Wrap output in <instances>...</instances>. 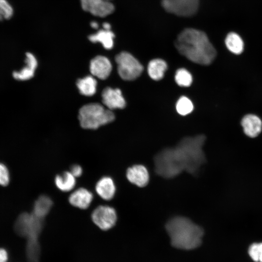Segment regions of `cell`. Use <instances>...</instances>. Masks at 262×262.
<instances>
[{"instance_id": "cell-30", "label": "cell", "mask_w": 262, "mask_h": 262, "mask_svg": "<svg viewBox=\"0 0 262 262\" xmlns=\"http://www.w3.org/2000/svg\"><path fill=\"white\" fill-rule=\"evenodd\" d=\"M103 28L107 30H111V25L107 22H105L103 24Z\"/></svg>"}, {"instance_id": "cell-12", "label": "cell", "mask_w": 262, "mask_h": 262, "mask_svg": "<svg viewBox=\"0 0 262 262\" xmlns=\"http://www.w3.org/2000/svg\"><path fill=\"white\" fill-rule=\"evenodd\" d=\"M93 199L91 192L84 188H79L69 195L68 201L72 206L83 210L90 206Z\"/></svg>"}, {"instance_id": "cell-13", "label": "cell", "mask_w": 262, "mask_h": 262, "mask_svg": "<svg viewBox=\"0 0 262 262\" xmlns=\"http://www.w3.org/2000/svg\"><path fill=\"white\" fill-rule=\"evenodd\" d=\"M126 177L130 182L141 187L146 186L149 181L148 171L142 165H134L129 167L126 172Z\"/></svg>"}, {"instance_id": "cell-32", "label": "cell", "mask_w": 262, "mask_h": 262, "mask_svg": "<svg viewBox=\"0 0 262 262\" xmlns=\"http://www.w3.org/2000/svg\"><path fill=\"white\" fill-rule=\"evenodd\" d=\"M107 0V1H110V0Z\"/></svg>"}, {"instance_id": "cell-23", "label": "cell", "mask_w": 262, "mask_h": 262, "mask_svg": "<svg viewBox=\"0 0 262 262\" xmlns=\"http://www.w3.org/2000/svg\"><path fill=\"white\" fill-rule=\"evenodd\" d=\"M175 80L178 85L181 87H188L192 83L193 77L187 69L181 68L176 71Z\"/></svg>"}, {"instance_id": "cell-19", "label": "cell", "mask_w": 262, "mask_h": 262, "mask_svg": "<svg viewBox=\"0 0 262 262\" xmlns=\"http://www.w3.org/2000/svg\"><path fill=\"white\" fill-rule=\"evenodd\" d=\"M114 37L115 34L111 30L103 28L97 33L90 35L88 37L91 42L101 43L105 49H110L113 47Z\"/></svg>"}, {"instance_id": "cell-31", "label": "cell", "mask_w": 262, "mask_h": 262, "mask_svg": "<svg viewBox=\"0 0 262 262\" xmlns=\"http://www.w3.org/2000/svg\"><path fill=\"white\" fill-rule=\"evenodd\" d=\"M91 26L92 28L97 29L98 27V25L96 21H92L91 23Z\"/></svg>"}, {"instance_id": "cell-29", "label": "cell", "mask_w": 262, "mask_h": 262, "mask_svg": "<svg viewBox=\"0 0 262 262\" xmlns=\"http://www.w3.org/2000/svg\"><path fill=\"white\" fill-rule=\"evenodd\" d=\"M8 260V252L5 249L0 248V262H7Z\"/></svg>"}, {"instance_id": "cell-3", "label": "cell", "mask_w": 262, "mask_h": 262, "mask_svg": "<svg viewBox=\"0 0 262 262\" xmlns=\"http://www.w3.org/2000/svg\"><path fill=\"white\" fill-rule=\"evenodd\" d=\"M206 140L204 135L186 137L176 146L183 160L185 171L193 175H196L200 167L206 161L203 146Z\"/></svg>"}, {"instance_id": "cell-14", "label": "cell", "mask_w": 262, "mask_h": 262, "mask_svg": "<svg viewBox=\"0 0 262 262\" xmlns=\"http://www.w3.org/2000/svg\"><path fill=\"white\" fill-rule=\"evenodd\" d=\"M241 124L245 134L250 138L258 136L262 130L261 119L253 114L245 115L242 119Z\"/></svg>"}, {"instance_id": "cell-18", "label": "cell", "mask_w": 262, "mask_h": 262, "mask_svg": "<svg viewBox=\"0 0 262 262\" xmlns=\"http://www.w3.org/2000/svg\"><path fill=\"white\" fill-rule=\"evenodd\" d=\"M167 68V65L165 61L161 59H154L148 63L147 73L152 80L159 81L164 77Z\"/></svg>"}, {"instance_id": "cell-20", "label": "cell", "mask_w": 262, "mask_h": 262, "mask_svg": "<svg viewBox=\"0 0 262 262\" xmlns=\"http://www.w3.org/2000/svg\"><path fill=\"white\" fill-rule=\"evenodd\" d=\"M52 205L51 198L47 195H41L35 201L32 213L36 216L44 219L51 210Z\"/></svg>"}, {"instance_id": "cell-7", "label": "cell", "mask_w": 262, "mask_h": 262, "mask_svg": "<svg viewBox=\"0 0 262 262\" xmlns=\"http://www.w3.org/2000/svg\"><path fill=\"white\" fill-rule=\"evenodd\" d=\"M199 0H162V5L168 12L180 16H190L197 11Z\"/></svg>"}, {"instance_id": "cell-1", "label": "cell", "mask_w": 262, "mask_h": 262, "mask_svg": "<svg viewBox=\"0 0 262 262\" xmlns=\"http://www.w3.org/2000/svg\"><path fill=\"white\" fill-rule=\"evenodd\" d=\"M175 44L181 55L199 65H209L216 56V51L206 34L196 29H184L178 36Z\"/></svg>"}, {"instance_id": "cell-8", "label": "cell", "mask_w": 262, "mask_h": 262, "mask_svg": "<svg viewBox=\"0 0 262 262\" xmlns=\"http://www.w3.org/2000/svg\"><path fill=\"white\" fill-rule=\"evenodd\" d=\"M91 219L100 229L107 230L115 225L117 214L114 208L108 205H99L92 212Z\"/></svg>"}, {"instance_id": "cell-11", "label": "cell", "mask_w": 262, "mask_h": 262, "mask_svg": "<svg viewBox=\"0 0 262 262\" xmlns=\"http://www.w3.org/2000/svg\"><path fill=\"white\" fill-rule=\"evenodd\" d=\"M112 68L110 61L104 56L97 55L90 62L91 73L101 80H104L109 76Z\"/></svg>"}, {"instance_id": "cell-16", "label": "cell", "mask_w": 262, "mask_h": 262, "mask_svg": "<svg viewBox=\"0 0 262 262\" xmlns=\"http://www.w3.org/2000/svg\"><path fill=\"white\" fill-rule=\"evenodd\" d=\"M26 55L25 62L27 66L20 71H14L13 73L14 78L17 80H27L32 78L37 66V62L34 56L30 52H27Z\"/></svg>"}, {"instance_id": "cell-15", "label": "cell", "mask_w": 262, "mask_h": 262, "mask_svg": "<svg viewBox=\"0 0 262 262\" xmlns=\"http://www.w3.org/2000/svg\"><path fill=\"white\" fill-rule=\"evenodd\" d=\"M95 190L101 198L105 200H110L115 196L116 187L112 178L104 176L100 178L96 183Z\"/></svg>"}, {"instance_id": "cell-22", "label": "cell", "mask_w": 262, "mask_h": 262, "mask_svg": "<svg viewBox=\"0 0 262 262\" xmlns=\"http://www.w3.org/2000/svg\"><path fill=\"white\" fill-rule=\"evenodd\" d=\"M226 47L233 54H240L244 50V44L243 39L237 33L231 32L228 33L225 40Z\"/></svg>"}, {"instance_id": "cell-17", "label": "cell", "mask_w": 262, "mask_h": 262, "mask_svg": "<svg viewBox=\"0 0 262 262\" xmlns=\"http://www.w3.org/2000/svg\"><path fill=\"white\" fill-rule=\"evenodd\" d=\"M54 182L58 189L67 192L73 189L76 185V180L70 171H65L56 176Z\"/></svg>"}, {"instance_id": "cell-28", "label": "cell", "mask_w": 262, "mask_h": 262, "mask_svg": "<svg viewBox=\"0 0 262 262\" xmlns=\"http://www.w3.org/2000/svg\"><path fill=\"white\" fill-rule=\"evenodd\" d=\"M70 172L76 178L82 175V169L80 165L73 164L70 167Z\"/></svg>"}, {"instance_id": "cell-24", "label": "cell", "mask_w": 262, "mask_h": 262, "mask_svg": "<svg viewBox=\"0 0 262 262\" xmlns=\"http://www.w3.org/2000/svg\"><path fill=\"white\" fill-rule=\"evenodd\" d=\"M176 108L177 112L181 115H186L191 113L194 109L191 100L185 96H182L178 100Z\"/></svg>"}, {"instance_id": "cell-2", "label": "cell", "mask_w": 262, "mask_h": 262, "mask_svg": "<svg viewBox=\"0 0 262 262\" xmlns=\"http://www.w3.org/2000/svg\"><path fill=\"white\" fill-rule=\"evenodd\" d=\"M171 245L177 248L190 250L201 243L203 229L189 218L176 216L170 219L165 226Z\"/></svg>"}, {"instance_id": "cell-4", "label": "cell", "mask_w": 262, "mask_h": 262, "mask_svg": "<svg viewBox=\"0 0 262 262\" xmlns=\"http://www.w3.org/2000/svg\"><path fill=\"white\" fill-rule=\"evenodd\" d=\"M154 162L156 173L164 178H173L185 171L183 160L176 147L160 151Z\"/></svg>"}, {"instance_id": "cell-5", "label": "cell", "mask_w": 262, "mask_h": 262, "mask_svg": "<svg viewBox=\"0 0 262 262\" xmlns=\"http://www.w3.org/2000/svg\"><path fill=\"white\" fill-rule=\"evenodd\" d=\"M78 118L81 127L95 130L113 121L115 115L111 110L105 109L101 104L90 103L83 105L79 109Z\"/></svg>"}, {"instance_id": "cell-10", "label": "cell", "mask_w": 262, "mask_h": 262, "mask_svg": "<svg viewBox=\"0 0 262 262\" xmlns=\"http://www.w3.org/2000/svg\"><path fill=\"white\" fill-rule=\"evenodd\" d=\"M102 102L108 109H123L126 106L125 100L119 88H104L101 93Z\"/></svg>"}, {"instance_id": "cell-9", "label": "cell", "mask_w": 262, "mask_h": 262, "mask_svg": "<svg viewBox=\"0 0 262 262\" xmlns=\"http://www.w3.org/2000/svg\"><path fill=\"white\" fill-rule=\"evenodd\" d=\"M81 3L83 10L99 17L112 14L115 9L113 3L105 0H81Z\"/></svg>"}, {"instance_id": "cell-6", "label": "cell", "mask_w": 262, "mask_h": 262, "mask_svg": "<svg viewBox=\"0 0 262 262\" xmlns=\"http://www.w3.org/2000/svg\"><path fill=\"white\" fill-rule=\"evenodd\" d=\"M117 72L124 80L132 81L138 78L144 68L140 63L131 53L122 51L115 57Z\"/></svg>"}, {"instance_id": "cell-26", "label": "cell", "mask_w": 262, "mask_h": 262, "mask_svg": "<svg viewBox=\"0 0 262 262\" xmlns=\"http://www.w3.org/2000/svg\"><path fill=\"white\" fill-rule=\"evenodd\" d=\"M248 253L255 262H262V242L252 244L248 248Z\"/></svg>"}, {"instance_id": "cell-25", "label": "cell", "mask_w": 262, "mask_h": 262, "mask_svg": "<svg viewBox=\"0 0 262 262\" xmlns=\"http://www.w3.org/2000/svg\"><path fill=\"white\" fill-rule=\"evenodd\" d=\"M14 9L7 0H0V21L10 19L13 16Z\"/></svg>"}, {"instance_id": "cell-27", "label": "cell", "mask_w": 262, "mask_h": 262, "mask_svg": "<svg viewBox=\"0 0 262 262\" xmlns=\"http://www.w3.org/2000/svg\"><path fill=\"white\" fill-rule=\"evenodd\" d=\"M9 180L8 169L4 164L0 163V185L6 186L9 183Z\"/></svg>"}, {"instance_id": "cell-21", "label": "cell", "mask_w": 262, "mask_h": 262, "mask_svg": "<svg viewBox=\"0 0 262 262\" xmlns=\"http://www.w3.org/2000/svg\"><path fill=\"white\" fill-rule=\"evenodd\" d=\"M97 83L96 80L90 75L78 79L76 81L80 93L86 96H91L95 93Z\"/></svg>"}]
</instances>
